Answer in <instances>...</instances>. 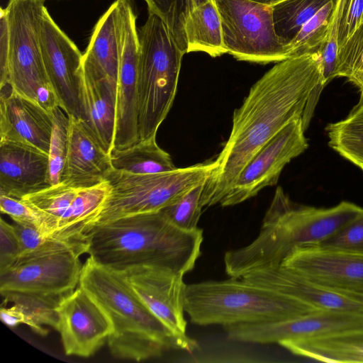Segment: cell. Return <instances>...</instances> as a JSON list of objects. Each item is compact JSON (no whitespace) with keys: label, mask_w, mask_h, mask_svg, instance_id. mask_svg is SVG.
Listing matches in <instances>:
<instances>
[{"label":"cell","mask_w":363,"mask_h":363,"mask_svg":"<svg viewBox=\"0 0 363 363\" xmlns=\"http://www.w3.org/2000/svg\"><path fill=\"white\" fill-rule=\"evenodd\" d=\"M45 0H9L5 8L9 37L8 84L52 113L58 101L48 77L39 32Z\"/></svg>","instance_id":"obj_8"},{"label":"cell","mask_w":363,"mask_h":363,"mask_svg":"<svg viewBox=\"0 0 363 363\" xmlns=\"http://www.w3.org/2000/svg\"><path fill=\"white\" fill-rule=\"evenodd\" d=\"M50 185L47 153L26 143L0 140V194L21 199Z\"/></svg>","instance_id":"obj_20"},{"label":"cell","mask_w":363,"mask_h":363,"mask_svg":"<svg viewBox=\"0 0 363 363\" xmlns=\"http://www.w3.org/2000/svg\"><path fill=\"white\" fill-rule=\"evenodd\" d=\"M13 225L21 245L18 258L65 251L75 252L80 255L89 252V238L77 239L45 235L30 224L13 222Z\"/></svg>","instance_id":"obj_28"},{"label":"cell","mask_w":363,"mask_h":363,"mask_svg":"<svg viewBox=\"0 0 363 363\" xmlns=\"http://www.w3.org/2000/svg\"><path fill=\"white\" fill-rule=\"evenodd\" d=\"M80 256L65 251L17 259L0 271L1 296L21 294L59 304L79 284Z\"/></svg>","instance_id":"obj_10"},{"label":"cell","mask_w":363,"mask_h":363,"mask_svg":"<svg viewBox=\"0 0 363 363\" xmlns=\"http://www.w3.org/2000/svg\"><path fill=\"white\" fill-rule=\"evenodd\" d=\"M0 210L13 222L35 225L43 235H50L45 216L22 199L0 194Z\"/></svg>","instance_id":"obj_37"},{"label":"cell","mask_w":363,"mask_h":363,"mask_svg":"<svg viewBox=\"0 0 363 363\" xmlns=\"http://www.w3.org/2000/svg\"><path fill=\"white\" fill-rule=\"evenodd\" d=\"M281 265L313 283L363 293V254L311 247L294 252Z\"/></svg>","instance_id":"obj_17"},{"label":"cell","mask_w":363,"mask_h":363,"mask_svg":"<svg viewBox=\"0 0 363 363\" xmlns=\"http://www.w3.org/2000/svg\"><path fill=\"white\" fill-rule=\"evenodd\" d=\"M0 318L1 321L9 327H15L26 323L25 315L18 306L13 304L9 308L1 306Z\"/></svg>","instance_id":"obj_41"},{"label":"cell","mask_w":363,"mask_h":363,"mask_svg":"<svg viewBox=\"0 0 363 363\" xmlns=\"http://www.w3.org/2000/svg\"><path fill=\"white\" fill-rule=\"evenodd\" d=\"M359 329H363V313L337 311H318L293 319L224 327L230 340L256 344H279Z\"/></svg>","instance_id":"obj_14"},{"label":"cell","mask_w":363,"mask_h":363,"mask_svg":"<svg viewBox=\"0 0 363 363\" xmlns=\"http://www.w3.org/2000/svg\"><path fill=\"white\" fill-rule=\"evenodd\" d=\"M335 77H342L359 90L363 104V22L337 51Z\"/></svg>","instance_id":"obj_33"},{"label":"cell","mask_w":363,"mask_h":363,"mask_svg":"<svg viewBox=\"0 0 363 363\" xmlns=\"http://www.w3.org/2000/svg\"><path fill=\"white\" fill-rule=\"evenodd\" d=\"M330 0H283L272 5L274 30L289 44L303 26Z\"/></svg>","instance_id":"obj_29"},{"label":"cell","mask_w":363,"mask_h":363,"mask_svg":"<svg viewBox=\"0 0 363 363\" xmlns=\"http://www.w3.org/2000/svg\"><path fill=\"white\" fill-rule=\"evenodd\" d=\"M110 158L113 169L132 174H155L177 168L169 154L157 145L156 136L123 149L113 148Z\"/></svg>","instance_id":"obj_25"},{"label":"cell","mask_w":363,"mask_h":363,"mask_svg":"<svg viewBox=\"0 0 363 363\" xmlns=\"http://www.w3.org/2000/svg\"><path fill=\"white\" fill-rule=\"evenodd\" d=\"M46 1V0H45Z\"/></svg>","instance_id":"obj_44"},{"label":"cell","mask_w":363,"mask_h":363,"mask_svg":"<svg viewBox=\"0 0 363 363\" xmlns=\"http://www.w3.org/2000/svg\"><path fill=\"white\" fill-rule=\"evenodd\" d=\"M18 234L13 225L3 218L0 221V271L11 265L21 254Z\"/></svg>","instance_id":"obj_39"},{"label":"cell","mask_w":363,"mask_h":363,"mask_svg":"<svg viewBox=\"0 0 363 363\" xmlns=\"http://www.w3.org/2000/svg\"><path fill=\"white\" fill-rule=\"evenodd\" d=\"M149 13L160 16L167 26L179 49L187 52L185 35L186 19L196 6L197 0H145Z\"/></svg>","instance_id":"obj_32"},{"label":"cell","mask_w":363,"mask_h":363,"mask_svg":"<svg viewBox=\"0 0 363 363\" xmlns=\"http://www.w3.org/2000/svg\"><path fill=\"white\" fill-rule=\"evenodd\" d=\"M4 303H12L18 306L26 317L25 325L35 333L46 335L48 328H56L59 304L47 299L21 294H9L4 296Z\"/></svg>","instance_id":"obj_31"},{"label":"cell","mask_w":363,"mask_h":363,"mask_svg":"<svg viewBox=\"0 0 363 363\" xmlns=\"http://www.w3.org/2000/svg\"><path fill=\"white\" fill-rule=\"evenodd\" d=\"M79 190L60 182L21 199L45 216L50 235L64 238L60 235L61 227Z\"/></svg>","instance_id":"obj_27"},{"label":"cell","mask_w":363,"mask_h":363,"mask_svg":"<svg viewBox=\"0 0 363 363\" xmlns=\"http://www.w3.org/2000/svg\"><path fill=\"white\" fill-rule=\"evenodd\" d=\"M39 39L44 67L59 106L68 116L81 118L83 55L54 21L46 7Z\"/></svg>","instance_id":"obj_13"},{"label":"cell","mask_w":363,"mask_h":363,"mask_svg":"<svg viewBox=\"0 0 363 363\" xmlns=\"http://www.w3.org/2000/svg\"><path fill=\"white\" fill-rule=\"evenodd\" d=\"M329 146L355 165L363 163V104H357L344 119L329 123Z\"/></svg>","instance_id":"obj_26"},{"label":"cell","mask_w":363,"mask_h":363,"mask_svg":"<svg viewBox=\"0 0 363 363\" xmlns=\"http://www.w3.org/2000/svg\"><path fill=\"white\" fill-rule=\"evenodd\" d=\"M140 300L172 333L190 340L184 318V275L171 269L140 266L121 272Z\"/></svg>","instance_id":"obj_16"},{"label":"cell","mask_w":363,"mask_h":363,"mask_svg":"<svg viewBox=\"0 0 363 363\" xmlns=\"http://www.w3.org/2000/svg\"><path fill=\"white\" fill-rule=\"evenodd\" d=\"M79 285L104 309L113 325L108 339L111 354L140 362L161 356L170 350L192 352L194 339H182L172 333L140 300L121 272L89 256L82 266Z\"/></svg>","instance_id":"obj_4"},{"label":"cell","mask_w":363,"mask_h":363,"mask_svg":"<svg viewBox=\"0 0 363 363\" xmlns=\"http://www.w3.org/2000/svg\"><path fill=\"white\" fill-rule=\"evenodd\" d=\"M9 37L5 9L0 11V88L8 84Z\"/></svg>","instance_id":"obj_40"},{"label":"cell","mask_w":363,"mask_h":363,"mask_svg":"<svg viewBox=\"0 0 363 363\" xmlns=\"http://www.w3.org/2000/svg\"><path fill=\"white\" fill-rule=\"evenodd\" d=\"M279 345L292 354L330 363H363V329L336 335L285 340Z\"/></svg>","instance_id":"obj_23"},{"label":"cell","mask_w":363,"mask_h":363,"mask_svg":"<svg viewBox=\"0 0 363 363\" xmlns=\"http://www.w3.org/2000/svg\"><path fill=\"white\" fill-rule=\"evenodd\" d=\"M214 167L212 161L146 174L112 168L104 179L109 183L111 191L92 229L121 218L162 210L196 186L205 183Z\"/></svg>","instance_id":"obj_7"},{"label":"cell","mask_w":363,"mask_h":363,"mask_svg":"<svg viewBox=\"0 0 363 363\" xmlns=\"http://www.w3.org/2000/svg\"><path fill=\"white\" fill-rule=\"evenodd\" d=\"M68 148L61 182L76 189L96 185L112 169L110 153L79 118L69 116Z\"/></svg>","instance_id":"obj_21"},{"label":"cell","mask_w":363,"mask_h":363,"mask_svg":"<svg viewBox=\"0 0 363 363\" xmlns=\"http://www.w3.org/2000/svg\"><path fill=\"white\" fill-rule=\"evenodd\" d=\"M203 230L181 229L161 211L136 214L94 227L89 234V255L118 272L157 267L185 275L201 254Z\"/></svg>","instance_id":"obj_2"},{"label":"cell","mask_w":363,"mask_h":363,"mask_svg":"<svg viewBox=\"0 0 363 363\" xmlns=\"http://www.w3.org/2000/svg\"><path fill=\"white\" fill-rule=\"evenodd\" d=\"M318 52L277 62L235 110L228 140L204 184L202 208L219 204L253 155L292 120L303 117L323 89Z\"/></svg>","instance_id":"obj_1"},{"label":"cell","mask_w":363,"mask_h":363,"mask_svg":"<svg viewBox=\"0 0 363 363\" xmlns=\"http://www.w3.org/2000/svg\"><path fill=\"white\" fill-rule=\"evenodd\" d=\"M184 308L199 325L262 323L296 318L319 310L242 278L186 284Z\"/></svg>","instance_id":"obj_5"},{"label":"cell","mask_w":363,"mask_h":363,"mask_svg":"<svg viewBox=\"0 0 363 363\" xmlns=\"http://www.w3.org/2000/svg\"><path fill=\"white\" fill-rule=\"evenodd\" d=\"M338 0H330L301 28L289 44V58L318 52L328 35Z\"/></svg>","instance_id":"obj_30"},{"label":"cell","mask_w":363,"mask_h":363,"mask_svg":"<svg viewBox=\"0 0 363 363\" xmlns=\"http://www.w3.org/2000/svg\"><path fill=\"white\" fill-rule=\"evenodd\" d=\"M338 49L363 22V0H338Z\"/></svg>","instance_id":"obj_38"},{"label":"cell","mask_w":363,"mask_h":363,"mask_svg":"<svg viewBox=\"0 0 363 363\" xmlns=\"http://www.w3.org/2000/svg\"><path fill=\"white\" fill-rule=\"evenodd\" d=\"M117 84L82 69V118L108 153L113 148L116 123Z\"/></svg>","instance_id":"obj_22"},{"label":"cell","mask_w":363,"mask_h":363,"mask_svg":"<svg viewBox=\"0 0 363 363\" xmlns=\"http://www.w3.org/2000/svg\"><path fill=\"white\" fill-rule=\"evenodd\" d=\"M118 9L119 70L116 92V123L113 148L139 141V38L132 0H116Z\"/></svg>","instance_id":"obj_12"},{"label":"cell","mask_w":363,"mask_h":363,"mask_svg":"<svg viewBox=\"0 0 363 363\" xmlns=\"http://www.w3.org/2000/svg\"><path fill=\"white\" fill-rule=\"evenodd\" d=\"M224 45L238 60L259 64L289 58V45L275 33L272 6L252 0H214Z\"/></svg>","instance_id":"obj_9"},{"label":"cell","mask_w":363,"mask_h":363,"mask_svg":"<svg viewBox=\"0 0 363 363\" xmlns=\"http://www.w3.org/2000/svg\"><path fill=\"white\" fill-rule=\"evenodd\" d=\"M362 171H363V163H361L357 165Z\"/></svg>","instance_id":"obj_43"},{"label":"cell","mask_w":363,"mask_h":363,"mask_svg":"<svg viewBox=\"0 0 363 363\" xmlns=\"http://www.w3.org/2000/svg\"><path fill=\"white\" fill-rule=\"evenodd\" d=\"M204 184L196 186L179 199L160 211L169 221L181 229L193 230L198 228L203 209L201 199Z\"/></svg>","instance_id":"obj_35"},{"label":"cell","mask_w":363,"mask_h":363,"mask_svg":"<svg viewBox=\"0 0 363 363\" xmlns=\"http://www.w3.org/2000/svg\"><path fill=\"white\" fill-rule=\"evenodd\" d=\"M0 90V140L26 143L48 155L52 113L15 92L9 84Z\"/></svg>","instance_id":"obj_19"},{"label":"cell","mask_w":363,"mask_h":363,"mask_svg":"<svg viewBox=\"0 0 363 363\" xmlns=\"http://www.w3.org/2000/svg\"><path fill=\"white\" fill-rule=\"evenodd\" d=\"M139 140L156 136L174 99L184 53L167 26L157 15L149 13L138 30Z\"/></svg>","instance_id":"obj_6"},{"label":"cell","mask_w":363,"mask_h":363,"mask_svg":"<svg viewBox=\"0 0 363 363\" xmlns=\"http://www.w3.org/2000/svg\"><path fill=\"white\" fill-rule=\"evenodd\" d=\"M241 278L298 298L319 311L363 313V293L313 283L282 265L257 270Z\"/></svg>","instance_id":"obj_18"},{"label":"cell","mask_w":363,"mask_h":363,"mask_svg":"<svg viewBox=\"0 0 363 363\" xmlns=\"http://www.w3.org/2000/svg\"><path fill=\"white\" fill-rule=\"evenodd\" d=\"M64 352L68 356L89 357L108 341L112 323L101 305L79 284L56 308Z\"/></svg>","instance_id":"obj_15"},{"label":"cell","mask_w":363,"mask_h":363,"mask_svg":"<svg viewBox=\"0 0 363 363\" xmlns=\"http://www.w3.org/2000/svg\"><path fill=\"white\" fill-rule=\"evenodd\" d=\"M304 132L301 117L284 126L249 160L219 205L240 203L275 185L284 167L308 148Z\"/></svg>","instance_id":"obj_11"},{"label":"cell","mask_w":363,"mask_h":363,"mask_svg":"<svg viewBox=\"0 0 363 363\" xmlns=\"http://www.w3.org/2000/svg\"><path fill=\"white\" fill-rule=\"evenodd\" d=\"M52 128L50 141L49 182L51 185L61 182L68 148L69 116L59 106L52 111Z\"/></svg>","instance_id":"obj_34"},{"label":"cell","mask_w":363,"mask_h":363,"mask_svg":"<svg viewBox=\"0 0 363 363\" xmlns=\"http://www.w3.org/2000/svg\"><path fill=\"white\" fill-rule=\"evenodd\" d=\"M187 52H203L213 57L228 51L224 45L221 20L214 0H197L184 27Z\"/></svg>","instance_id":"obj_24"},{"label":"cell","mask_w":363,"mask_h":363,"mask_svg":"<svg viewBox=\"0 0 363 363\" xmlns=\"http://www.w3.org/2000/svg\"><path fill=\"white\" fill-rule=\"evenodd\" d=\"M252 1H257V2H259V3H262V4H267V5H270V6H272L279 1H281L283 0H252Z\"/></svg>","instance_id":"obj_42"},{"label":"cell","mask_w":363,"mask_h":363,"mask_svg":"<svg viewBox=\"0 0 363 363\" xmlns=\"http://www.w3.org/2000/svg\"><path fill=\"white\" fill-rule=\"evenodd\" d=\"M317 247L363 254V211Z\"/></svg>","instance_id":"obj_36"},{"label":"cell","mask_w":363,"mask_h":363,"mask_svg":"<svg viewBox=\"0 0 363 363\" xmlns=\"http://www.w3.org/2000/svg\"><path fill=\"white\" fill-rule=\"evenodd\" d=\"M362 211L348 201L328 208L299 205L278 186L257 237L247 245L225 253V273L230 278H241L280 266L294 252L317 247Z\"/></svg>","instance_id":"obj_3"}]
</instances>
